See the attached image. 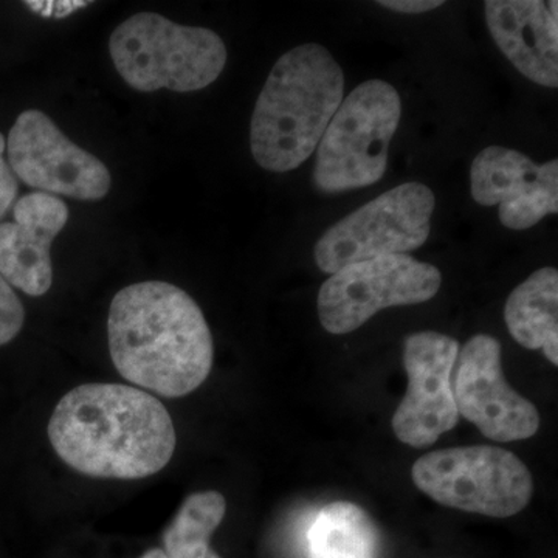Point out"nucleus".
<instances>
[{
  "instance_id": "obj_4",
  "label": "nucleus",
  "mask_w": 558,
  "mask_h": 558,
  "mask_svg": "<svg viewBox=\"0 0 558 558\" xmlns=\"http://www.w3.org/2000/svg\"><path fill=\"white\" fill-rule=\"evenodd\" d=\"M110 58L138 92H196L215 83L227 64L218 33L185 27L156 13H138L110 35Z\"/></svg>"
},
{
  "instance_id": "obj_22",
  "label": "nucleus",
  "mask_w": 558,
  "mask_h": 558,
  "mask_svg": "<svg viewBox=\"0 0 558 558\" xmlns=\"http://www.w3.org/2000/svg\"><path fill=\"white\" fill-rule=\"evenodd\" d=\"M142 558H167V556H165L163 549H150Z\"/></svg>"
},
{
  "instance_id": "obj_20",
  "label": "nucleus",
  "mask_w": 558,
  "mask_h": 558,
  "mask_svg": "<svg viewBox=\"0 0 558 558\" xmlns=\"http://www.w3.org/2000/svg\"><path fill=\"white\" fill-rule=\"evenodd\" d=\"M25 5L46 20H62L89 5V2H27Z\"/></svg>"
},
{
  "instance_id": "obj_16",
  "label": "nucleus",
  "mask_w": 558,
  "mask_h": 558,
  "mask_svg": "<svg viewBox=\"0 0 558 558\" xmlns=\"http://www.w3.org/2000/svg\"><path fill=\"white\" fill-rule=\"evenodd\" d=\"M311 558H377L379 531L366 510L349 501L325 506L310 532Z\"/></svg>"
},
{
  "instance_id": "obj_10",
  "label": "nucleus",
  "mask_w": 558,
  "mask_h": 558,
  "mask_svg": "<svg viewBox=\"0 0 558 558\" xmlns=\"http://www.w3.org/2000/svg\"><path fill=\"white\" fill-rule=\"evenodd\" d=\"M458 354V340L435 330L413 333L405 340L403 366L409 388L391 421L400 442L425 449L457 427L459 414L451 374Z\"/></svg>"
},
{
  "instance_id": "obj_13",
  "label": "nucleus",
  "mask_w": 558,
  "mask_h": 558,
  "mask_svg": "<svg viewBox=\"0 0 558 558\" xmlns=\"http://www.w3.org/2000/svg\"><path fill=\"white\" fill-rule=\"evenodd\" d=\"M69 208L60 197L32 193L13 207V220L0 223V274L11 288L43 296L53 284L51 245L64 230Z\"/></svg>"
},
{
  "instance_id": "obj_2",
  "label": "nucleus",
  "mask_w": 558,
  "mask_h": 558,
  "mask_svg": "<svg viewBox=\"0 0 558 558\" xmlns=\"http://www.w3.org/2000/svg\"><path fill=\"white\" fill-rule=\"evenodd\" d=\"M108 336L120 376L165 398L190 395L211 373L215 347L207 319L196 301L170 282L120 290L110 304Z\"/></svg>"
},
{
  "instance_id": "obj_1",
  "label": "nucleus",
  "mask_w": 558,
  "mask_h": 558,
  "mask_svg": "<svg viewBox=\"0 0 558 558\" xmlns=\"http://www.w3.org/2000/svg\"><path fill=\"white\" fill-rule=\"evenodd\" d=\"M49 438L76 472L116 480L160 472L178 444L163 403L120 384H86L68 392L51 414Z\"/></svg>"
},
{
  "instance_id": "obj_8",
  "label": "nucleus",
  "mask_w": 558,
  "mask_h": 558,
  "mask_svg": "<svg viewBox=\"0 0 558 558\" xmlns=\"http://www.w3.org/2000/svg\"><path fill=\"white\" fill-rule=\"evenodd\" d=\"M442 284L438 267L410 255H385L343 267L318 293L323 328L333 336L354 332L377 312L435 299Z\"/></svg>"
},
{
  "instance_id": "obj_18",
  "label": "nucleus",
  "mask_w": 558,
  "mask_h": 558,
  "mask_svg": "<svg viewBox=\"0 0 558 558\" xmlns=\"http://www.w3.org/2000/svg\"><path fill=\"white\" fill-rule=\"evenodd\" d=\"M25 322V311L20 296L0 274V347L20 336Z\"/></svg>"
},
{
  "instance_id": "obj_11",
  "label": "nucleus",
  "mask_w": 558,
  "mask_h": 558,
  "mask_svg": "<svg viewBox=\"0 0 558 558\" xmlns=\"http://www.w3.org/2000/svg\"><path fill=\"white\" fill-rule=\"evenodd\" d=\"M457 362L453 398L459 417L497 442L529 439L538 432V410L505 379L497 339L486 333L472 337Z\"/></svg>"
},
{
  "instance_id": "obj_19",
  "label": "nucleus",
  "mask_w": 558,
  "mask_h": 558,
  "mask_svg": "<svg viewBox=\"0 0 558 558\" xmlns=\"http://www.w3.org/2000/svg\"><path fill=\"white\" fill-rule=\"evenodd\" d=\"M7 148L5 138L0 134V220L5 218L7 213L16 202L20 193V183L14 172L11 171L9 161L3 157V150Z\"/></svg>"
},
{
  "instance_id": "obj_14",
  "label": "nucleus",
  "mask_w": 558,
  "mask_h": 558,
  "mask_svg": "<svg viewBox=\"0 0 558 558\" xmlns=\"http://www.w3.org/2000/svg\"><path fill=\"white\" fill-rule=\"evenodd\" d=\"M492 38L521 75L548 89L558 87V3L487 0Z\"/></svg>"
},
{
  "instance_id": "obj_6",
  "label": "nucleus",
  "mask_w": 558,
  "mask_h": 558,
  "mask_svg": "<svg viewBox=\"0 0 558 558\" xmlns=\"http://www.w3.org/2000/svg\"><path fill=\"white\" fill-rule=\"evenodd\" d=\"M414 484L446 508L509 519L526 509L534 492L527 465L499 447H454L414 462Z\"/></svg>"
},
{
  "instance_id": "obj_7",
  "label": "nucleus",
  "mask_w": 558,
  "mask_h": 558,
  "mask_svg": "<svg viewBox=\"0 0 558 558\" xmlns=\"http://www.w3.org/2000/svg\"><path fill=\"white\" fill-rule=\"evenodd\" d=\"M435 207L427 185L402 183L333 223L315 244V263L333 275L362 260L414 252L428 240Z\"/></svg>"
},
{
  "instance_id": "obj_17",
  "label": "nucleus",
  "mask_w": 558,
  "mask_h": 558,
  "mask_svg": "<svg viewBox=\"0 0 558 558\" xmlns=\"http://www.w3.org/2000/svg\"><path fill=\"white\" fill-rule=\"evenodd\" d=\"M227 501L219 492L190 495L163 535L167 558H220L209 538L222 523Z\"/></svg>"
},
{
  "instance_id": "obj_15",
  "label": "nucleus",
  "mask_w": 558,
  "mask_h": 558,
  "mask_svg": "<svg viewBox=\"0 0 558 558\" xmlns=\"http://www.w3.org/2000/svg\"><path fill=\"white\" fill-rule=\"evenodd\" d=\"M510 336L527 349H543L558 365V270L543 267L510 293L505 307Z\"/></svg>"
},
{
  "instance_id": "obj_9",
  "label": "nucleus",
  "mask_w": 558,
  "mask_h": 558,
  "mask_svg": "<svg viewBox=\"0 0 558 558\" xmlns=\"http://www.w3.org/2000/svg\"><path fill=\"white\" fill-rule=\"evenodd\" d=\"M11 171L40 193L76 201L108 196L112 175L94 154L65 137L60 128L38 109L24 110L7 140Z\"/></svg>"
},
{
  "instance_id": "obj_5",
  "label": "nucleus",
  "mask_w": 558,
  "mask_h": 558,
  "mask_svg": "<svg viewBox=\"0 0 558 558\" xmlns=\"http://www.w3.org/2000/svg\"><path fill=\"white\" fill-rule=\"evenodd\" d=\"M402 117L400 95L391 84L369 80L351 92L319 140L314 186L337 194L366 189L384 178L391 140Z\"/></svg>"
},
{
  "instance_id": "obj_12",
  "label": "nucleus",
  "mask_w": 558,
  "mask_h": 558,
  "mask_svg": "<svg viewBox=\"0 0 558 558\" xmlns=\"http://www.w3.org/2000/svg\"><path fill=\"white\" fill-rule=\"evenodd\" d=\"M472 196L483 207H499L510 230H527L558 213V160L545 165L505 146L481 150L470 168Z\"/></svg>"
},
{
  "instance_id": "obj_21",
  "label": "nucleus",
  "mask_w": 558,
  "mask_h": 558,
  "mask_svg": "<svg viewBox=\"0 0 558 558\" xmlns=\"http://www.w3.org/2000/svg\"><path fill=\"white\" fill-rule=\"evenodd\" d=\"M377 5L403 14H421L427 11L439 9L444 5L442 0H380Z\"/></svg>"
},
{
  "instance_id": "obj_3",
  "label": "nucleus",
  "mask_w": 558,
  "mask_h": 558,
  "mask_svg": "<svg viewBox=\"0 0 558 558\" xmlns=\"http://www.w3.org/2000/svg\"><path fill=\"white\" fill-rule=\"evenodd\" d=\"M344 75L319 44L282 54L260 90L250 149L264 170L289 172L310 159L343 101Z\"/></svg>"
}]
</instances>
